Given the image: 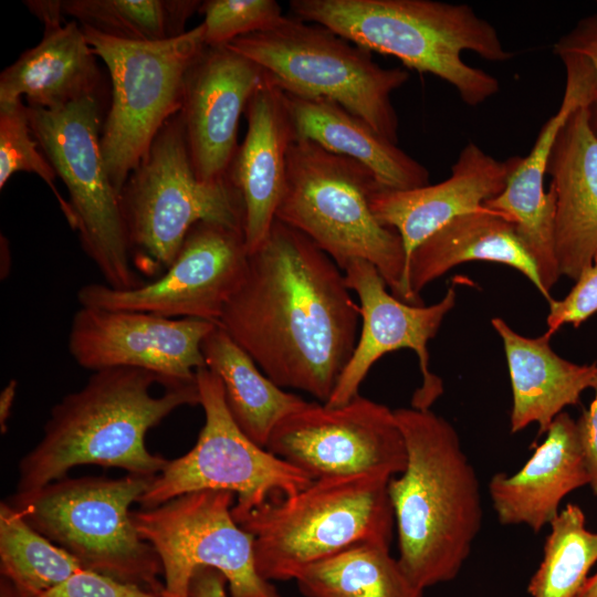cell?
I'll list each match as a JSON object with an SVG mask.
<instances>
[{
	"label": "cell",
	"instance_id": "obj_3",
	"mask_svg": "<svg viewBox=\"0 0 597 597\" xmlns=\"http://www.w3.org/2000/svg\"><path fill=\"white\" fill-rule=\"evenodd\" d=\"M156 374L137 368L94 371L86 384L55 404L40 441L18 464L15 492H28L65 478L81 464L123 469L155 476L168 459L145 443L149 429L184 406L200 405L197 381L165 388L154 396Z\"/></svg>",
	"mask_w": 597,
	"mask_h": 597
},
{
	"label": "cell",
	"instance_id": "obj_33",
	"mask_svg": "<svg viewBox=\"0 0 597 597\" xmlns=\"http://www.w3.org/2000/svg\"><path fill=\"white\" fill-rule=\"evenodd\" d=\"M20 171L35 174L51 188L72 227L71 206L56 190V172L32 134L28 106L22 100L0 104V188L6 186L12 175Z\"/></svg>",
	"mask_w": 597,
	"mask_h": 597
},
{
	"label": "cell",
	"instance_id": "obj_11",
	"mask_svg": "<svg viewBox=\"0 0 597 597\" xmlns=\"http://www.w3.org/2000/svg\"><path fill=\"white\" fill-rule=\"evenodd\" d=\"M28 114L40 149L67 188L71 228L78 232L84 252L105 284L122 290L142 285L132 261L119 196L102 156L97 96L54 111L28 106Z\"/></svg>",
	"mask_w": 597,
	"mask_h": 597
},
{
	"label": "cell",
	"instance_id": "obj_17",
	"mask_svg": "<svg viewBox=\"0 0 597 597\" xmlns=\"http://www.w3.org/2000/svg\"><path fill=\"white\" fill-rule=\"evenodd\" d=\"M346 285L359 300L362 327L354 352L325 405L338 407L356 397L371 366L385 354L409 348L417 354L422 375L411 407L430 409L442 395L441 378L429 369L428 342L433 338L446 315L457 302L455 286L432 305L408 304L386 290L378 270L364 260H353L343 269Z\"/></svg>",
	"mask_w": 597,
	"mask_h": 597
},
{
	"label": "cell",
	"instance_id": "obj_21",
	"mask_svg": "<svg viewBox=\"0 0 597 597\" xmlns=\"http://www.w3.org/2000/svg\"><path fill=\"white\" fill-rule=\"evenodd\" d=\"M244 114L247 135L228 175L243 200V233L251 254L263 243L275 220L285 185L287 151L296 130L287 96L269 75L250 98Z\"/></svg>",
	"mask_w": 597,
	"mask_h": 597
},
{
	"label": "cell",
	"instance_id": "obj_19",
	"mask_svg": "<svg viewBox=\"0 0 597 597\" xmlns=\"http://www.w3.org/2000/svg\"><path fill=\"white\" fill-rule=\"evenodd\" d=\"M266 72L228 46H206L187 74L182 119L197 178L228 177L238 149L239 121Z\"/></svg>",
	"mask_w": 597,
	"mask_h": 597
},
{
	"label": "cell",
	"instance_id": "obj_36",
	"mask_svg": "<svg viewBox=\"0 0 597 597\" xmlns=\"http://www.w3.org/2000/svg\"><path fill=\"white\" fill-rule=\"evenodd\" d=\"M38 597H163L143 587L82 568Z\"/></svg>",
	"mask_w": 597,
	"mask_h": 597
},
{
	"label": "cell",
	"instance_id": "obj_24",
	"mask_svg": "<svg viewBox=\"0 0 597 597\" xmlns=\"http://www.w3.org/2000/svg\"><path fill=\"white\" fill-rule=\"evenodd\" d=\"M491 324L502 341L509 367L512 433L535 423L538 436L544 434L566 407L578 405L582 394L597 386V364L579 365L561 357L546 333L525 337L501 317H493Z\"/></svg>",
	"mask_w": 597,
	"mask_h": 597
},
{
	"label": "cell",
	"instance_id": "obj_4",
	"mask_svg": "<svg viewBox=\"0 0 597 597\" xmlns=\"http://www.w3.org/2000/svg\"><path fill=\"white\" fill-rule=\"evenodd\" d=\"M301 20L323 25L370 52L397 57L451 84L461 100L482 104L500 90L496 77L470 66L462 51L503 62L513 57L495 28L464 3L432 0H292Z\"/></svg>",
	"mask_w": 597,
	"mask_h": 597
},
{
	"label": "cell",
	"instance_id": "obj_7",
	"mask_svg": "<svg viewBox=\"0 0 597 597\" xmlns=\"http://www.w3.org/2000/svg\"><path fill=\"white\" fill-rule=\"evenodd\" d=\"M153 479L63 478L6 501L83 568L161 595L160 559L137 532L130 510Z\"/></svg>",
	"mask_w": 597,
	"mask_h": 597
},
{
	"label": "cell",
	"instance_id": "obj_8",
	"mask_svg": "<svg viewBox=\"0 0 597 597\" xmlns=\"http://www.w3.org/2000/svg\"><path fill=\"white\" fill-rule=\"evenodd\" d=\"M226 46L260 65L286 94L333 101L398 143L390 95L409 80L406 70L385 69L328 28L286 15Z\"/></svg>",
	"mask_w": 597,
	"mask_h": 597
},
{
	"label": "cell",
	"instance_id": "obj_27",
	"mask_svg": "<svg viewBox=\"0 0 597 597\" xmlns=\"http://www.w3.org/2000/svg\"><path fill=\"white\" fill-rule=\"evenodd\" d=\"M286 96L296 137L358 161L383 188L409 190L429 185V170L363 118L329 100Z\"/></svg>",
	"mask_w": 597,
	"mask_h": 597
},
{
	"label": "cell",
	"instance_id": "obj_28",
	"mask_svg": "<svg viewBox=\"0 0 597 597\" xmlns=\"http://www.w3.org/2000/svg\"><path fill=\"white\" fill-rule=\"evenodd\" d=\"M201 352L206 367L222 383L232 419L248 438L263 448L282 419L310 402L274 384L219 325L203 338Z\"/></svg>",
	"mask_w": 597,
	"mask_h": 597
},
{
	"label": "cell",
	"instance_id": "obj_16",
	"mask_svg": "<svg viewBox=\"0 0 597 597\" xmlns=\"http://www.w3.org/2000/svg\"><path fill=\"white\" fill-rule=\"evenodd\" d=\"M218 324L150 313L81 306L73 315L69 353L81 367L97 371L137 368L158 375L165 388L193 384L206 366L201 343Z\"/></svg>",
	"mask_w": 597,
	"mask_h": 597
},
{
	"label": "cell",
	"instance_id": "obj_39",
	"mask_svg": "<svg viewBox=\"0 0 597 597\" xmlns=\"http://www.w3.org/2000/svg\"><path fill=\"white\" fill-rule=\"evenodd\" d=\"M226 577L212 567L198 568L190 580L188 597H229Z\"/></svg>",
	"mask_w": 597,
	"mask_h": 597
},
{
	"label": "cell",
	"instance_id": "obj_37",
	"mask_svg": "<svg viewBox=\"0 0 597 597\" xmlns=\"http://www.w3.org/2000/svg\"><path fill=\"white\" fill-rule=\"evenodd\" d=\"M554 53H575L589 60L597 73V13L580 19L554 44ZM589 123L597 136V102L589 107Z\"/></svg>",
	"mask_w": 597,
	"mask_h": 597
},
{
	"label": "cell",
	"instance_id": "obj_6",
	"mask_svg": "<svg viewBox=\"0 0 597 597\" xmlns=\"http://www.w3.org/2000/svg\"><path fill=\"white\" fill-rule=\"evenodd\" d=\"M390 479L375 473L313 479L237 517L253 538L259 575L270 583L294 580L306 566L353 544L390 545Z\"/></svg>",
	"mask_w": 597,
	"mask_h": 597
},
{
	"label": "cell",
	"instance_id": "obj_42",
	"mask_svg": "<svg viewBox=\"0 0 597 597\" xmlns=\"http://www.w3.org/2000/svg\"><path fill=\"white\" fill-rule=\"evenodd\" d=\"M576 597H597V570L589 575Z\"/></svg>",
	"mask_w": 597,
	"mask_h": 597
},
{
	"label": "cell",
	"instance_id": "obj_10",
	"mask_svg": "<svg viewBox=\"0 0 597 597\" xmlns=\"http://www.w3.org/2000/svg\"><path fill=\"white\" fill-rule=\"evenodd\" d=\"M81 27L112 81L101 150L119 196L158 132L182 107L187 74L207 46L203 25L158 42L122 40Z\"/></svg>",
	"mask_w": 597,
	"mask_h": 597
},
{
	"label": "cell",
	"instance_id": "obj_2",
	"mask_svg": "<svg viewBox=\"0 0 597 597\" xmlns=\"http://www.w3.org/2000/svg\"><path fill=\"white\" fill-rule=\"evenodd\" d=\"M405 439V470L390 479L398 561L426 590L452 582L483 521L481 486L454 427L430 409L394 410Z\"/></svg>",
	"mask_w": 597,
	"mask_h": 597
},
{
	"label": "cell",
	"instance_id": "obj_5",
	"mask_svg": "<svg viewBox=\"0 0 597 597\" xmlns=\"http://www.w3.org/2000/svg\"><path fill=\"white\" fill-rule=\"evenodd\" d=\"M378 186L358 161L296 137L287 151L275 219L308 237L342 271L353 260L371 263L391 294L411 304L402 240L378 222L369 206Z\"/></svg>",
	"mask_w": 597,
	"mask_h": 597
},
{
	"label": "cell",
	"instance_id": "obj_31",
	"mask_svg": "<svg viewBox=\"0 0 597 597\" xmlns=\"http://www.w3.org/2000/svg\"><path fill=\"white\" fill-rule=\"evenodd\" d=\"M202 1L198 0H66L63 14L105 35L135 42L179 36Z\"/></svg>",
	"mask_w": 597,
	"mask_h": 597
},
{
	"label": "cell",
	"instance_id": "obj_14",
	"mask_svg": "<svg viewBox=\"0 0 597 597\" xmlns=\"http://www.w3.org/2000/svg\"><path fill=\"white\" fill-rule=\"evenodd\" d=\"M249 253L240 228L201 221L187 233L168 269L134 289L91 283L77 292L81 306L198 318L218 324L240 286Z\"/></svg>",
	"mask_w": 597,
	"mask_h": 597
},
{
	"label": "cell",
	"instance_id": "obj_30",
	"mask_svg": "<svg viewBox=\"0 0 597 597\" xmlns=\"http://www.w3.org/2000/svg\"><path fill=\"white\" fill-rule=\"evenodd\" d=\"M83 567L7 501L0 504V574L19 597H38Z\"/></svg>",
	"mask_w": 597,
	"mask_h": 597
},
{
	"label": "cell",
	"instance_id": "obj_43",
	"mask_svg": "<svg viewBox=\"0 0 597 597\" xmlns=\"http://www.w3.org/2000/svg\"><path fill=\"white\" fill-rule=\"evenodd\" d=\"M0 597H19L14 588L4 578H0Z\"/></svg>",
	"mask_w": 597,
	"mask_h": 597
},
{
	"label": "cell",
	"instance_id": "obj_41",
	"mask_svg": "<svg viewBox=\"0 0 597 597\" xmlns=\"http://www.w3.org/2000/svg\"><path fill=\"white\" fill-rule=\"evenodd\" d=\"M18 383L15 379H10L0 394V429L1 433L7 432V422L11 413V409L17 395Z\"/></svg>",
	"mask_w": 597,
	"mask_h": 597
},
{
	"label": "cell",
	"instance_id": "obj_23",
	"mask_svg": "<svg viewBox=\"0 0 597 597\" xmlns=\"http://www.w3.org/2000/svg\"><path fill=\"white\" fill-rule=\"evenodd\" d=\"M515 473H495L489 482L492 507L502 525H524L538 533L559 513L563 500L589 484L576 421L565 411Z\"/></svg>",
	"mask_w": 597,
	"mask_h": 597
},
{
	"label": "cell",
	"instance_id": "obj_34",
	"mask_svg": "<svg viewBox=\"0 0 597 597\" xmlns=\"http://www.w3.org/2000/svg\"><path fill=\"white\" fill-rule=\"evenodd\" d=\"M198 12L203 15L205 43L209 48L224 46L268 29L284 17L274 0H207Z\"/></svg>",
	"mask_w": 597,
	"mask_h": 597
},
{
	"label": "cell",
	"instance_id": "obj_20",
	"mask_svg": "<svg viewBox=\"0 0 597 597\" xmlns=\"http://www.w3.org/2000/svg\"><path fill=\"white\" fill-rule=\"evenodd\" d=\"M520 160L521 156L494 159L469 143L448 179L409 190L378 186L369 196V206L379 223L398 232L408 262L413 250L436 231L499 196Z\"/></svg>",
	"mask_w": 597,
	"mask_h": 597
},
{
	"label": "cell",
	"instance_id": "obj_35",
	"mask_svg": "<svg viewBox=\"0 0 597 597\" xmlns=\"http://www.w3.org/2000/svg\"><path fill=\"white\" fill-rule=\"evenodd\" d=\"M547 335L552 337L563 325L578 327L597 312V260L584 271L562 300L548 303Z\"/></svg>",
	"mask_w": 597,
	"mask_h": 597
},
{
	"label": "cell",
	"instance_id": "obj_1",
	"mask_svg": "<svg viewBox=\"0 0 597 597\" xmlns=\"http://www.w3.org/2000/svg\"><path fill=\"white\" fill-rule=\"evenodd\" d=\"M360 306L342 269L301 231L275 219L249 254L218 323L279 387L325 404L358 339Z\"/></svg>",
	"mask_w": 597,
	"mask_h": 597
},
{
	"label": "cell",
	"instance_id": "obj_15",
	"mask_svg": "<svg viewBox=\"0 0 597 597\" xmlns=\"http://www.w3.org/2000/svg\"><path fill=\"white\" fill-rule=\"evenodd\" d=\"M266 449L312 479L364 473L394 478L407 463L394 410L360 395L338 407L310 401L276 425Z\"/></svg>",
	"mask_w": 597,
	"mask_h": 597
},
{
	"label": "cell",
	"instance_id": "obj_40",
	"mask_svg": "<svg viewBox=\"0 0 597 597\" xmlns=\"http://www.w3.org/2000/svg\"><path fill=\"white\" fill-rule=\"evenodd\" d=\"M29 10L44 24L46 28L60 27L63 15L62 1L56 0H32L24 1Z\"/></svg>",
	"mask_w": 597,
	"mask_h": 597
},
{
	"label": "cell",
	"instance_id": "obj_13",
	"mask_svg": "<svg viewBox=\"0 0 597 597\" xmlns=\"http://www.w3.org/2000/svg\"><path fill=\"white\" fill-rule=\"evenodd\" d=\"M234 500L231 492L205 490L132 511L137 532L160 559L163 597H188L200 567L219 570L230 597H281L256 570L253 538L232 514Z\"/></svg>",
	"mask_w": 597,
	"mask_h": 597
},
{
	"label": "cell",
	"instance_id": "obj_12",
	"mask_svg": "<svg viewBox=\"0 0 597 597\" xmlns=\"http://www.w3.org/2000/svg\"><path fill=\"white\" fill-rule=\"evenodd\" d=\"M205 425L196 444L168 460L142 494V507H154L197 491H227L235 496L234 519L277 496L292 495L312 478L250 438L232 419L220 378L208 367L196 371Z\"/></svg>",
	"mask_w": 597,
	"mask_h": 597
},
{
	"label": "cell",
	"instance_id": "obj_25",
	"mask_svg": "<svg viewBox=\"0 0 597 597\" xmlns=\"http://www.w3.org/2000/svg\"><path fill=\"white\" fill-rule=\"evenodd\" d=\"M471 261H488L523 273L551 303L535 262L519 238L515 226L484 206L461 214L420 243L410 254L406 287L412 305H422L420 292L450 269Z\"/></svg>",
	"mask_w": 597,
	"mask_h": 597
},
{
	"label": "cell",
	"instance_id": "obj_9",
	"mask_svg": "<svg viewBox=\"0 0 597 597\" xmlns=\"http://www.w3.org/2000/svg\"><path fill=\"white\" fill-rule=\"evenodd\" d=\"M119 203L135 270L163 274L198 222L244 226V205L229 175L200 181L193 170L180 113L166 122L127 178Z\"/></svg>",
	"mask_w": 597,
	"mask_h": 597
},
{
	"label": "cell",
	"instance_id": "obj_22",
	"mask_svg": "<svg viewBox=\"0 0 597 597\" xmlns=\"http://www.w3.org/2000/svg\"><path fill=\"white\" fill-rule=\"evenodd\" d=\"M555 193L554 241L561 275L577 280L597 260V136L589 106L558 133L546 168Z\"/></svg>",
	"mask_w": 597,
	"mask_h": 597
},
{
	"label": "cell",
	"instance_id": "obj_26",
	"mask_svg": "<svg viewBox=\"0 0 597 597\" xmlns=\"http://www.w3.org/2000/svg\"><path fill=\"white\" fill-rule=\"evenodd\" d=\"M96 56L75 20L46 28L39 44L1 72L0 104L24 96L29 107L54 111L97 96Z\"/></svg>",
	"mask_w": 597,
	"mask_h": 597
},
{
	"label": "cell",
	"instance_id": "obj_32",
	"mask_svg": "<svg viewBox=\"0 0 597 597\" xmlns=\"http://www.w3.org/2000/svg\"><path fill=\"white\" fill-rule=\"evenodd\" d=\"M543 557L527 584L531 597H576L597 563V532L577 504H567L549 524Z\"/></svg>",
	"mask_w": 597,
	"mask_h": 597
},
{
	"label": "cell",
	"instance_id": "obj_29",
	"mask_svg": "<svg viewBox=\"0 0 597 597\" xmlns=\"http://www.w3.org/2000/svg\"><path fill=\"white\" fill-rule=\"evenodd\" d=\"M305 597H423L390 554V545L359 542L303 568L294 579Z\"/></svg>",
	"mask_w": 597,
	"mask_h": 597
},
{
	"label": "cell",
	"instance_id": "obj_38",
	"mask_svg": "<svg viewBox=\"0 0 597 597\" xmlns=\"http://www.w3.org/2000/svg\"><path fill=\"white\" fill-rule=\"evenodd\" d=\"M595 397L589 407L583 410L576 421L580 448L586 462L589 484L597 496V386L594 388Z\"/></svg>",
	"mask_w": 597,
	"mask_h": 597
},
{
	"label": "cell",
	"instance_id": "obj_18",
	"mask_svg": "<svg viewBox=\"0 0 597 597\" xmlns=\"http://www.w3.org/2000/svg\"><path fill=\"white\" fill-rule=\"evenodd\" d=\"M566 70V83L558 111L542 126L526 157L510 175L504 190L483 206L499 212L515 226L516 233L538 270L544 291L562 276L555 255V193L544 191V177L554 142L569 116L597 102V73L583 55H558Z\"/></svg>",
	"mask_w": 597,
	"mask_h": 597
}]
</instances>
